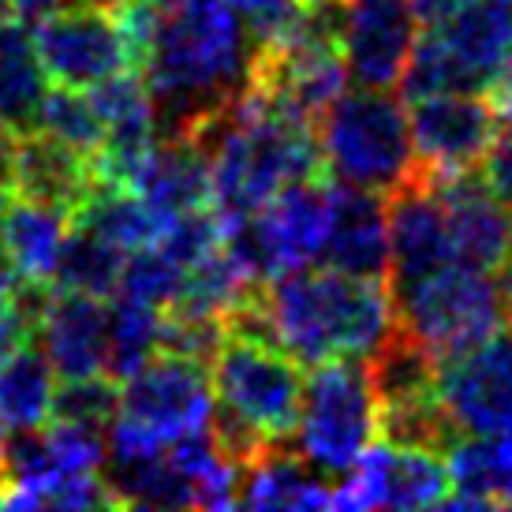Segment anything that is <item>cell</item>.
<instances>
[{
    "instance_id": "1",
    "label": "cell",
    "mask_w": 512,
    "mask_h": 512,
    "mask_svg": "<svg viewBox=\"0 0 512 512\" xmlns=\"http://www.w3.org/2000/svg\"><path fill=\"white\" fill-rule=\"evenodd\" d=\"M255 42L228 0H184L154 12L139 64L161 135H191L243 90Z\"/></svg>"
},
{
    "instance_id": "2",
    "label": "cell",
    "mask_w": 512,
    "mask_h": 512,
    "mask_svg": "<svg viewBox=\"0 0 512 512\" xmlns=\"http://www.w3.org/2000/svg\"><path fill=\"white\" fill-rule=\"evenodd\" d=\"M247 311L296 363L318 367L333 359H370L397 329V307L385 277L341 270L281 273L258 288Z\"/></svg>"
},
{
    "instance_id": "3",
    "label": "cell",
    "mask_w": 512,
    "mask_h": 512,
    "mask_svg": "<svg viewBox=\"0 0 512 512\" xmlns=\"http://www.w3.org/2000/svg\"><path fill=\"white\" fill-rule=\"evenodd\" d=\"M247 303L228 314L210 352L214 438L236 468L292 441L303 400L299 363L258 326Z\"/></svg>"
},
{
    "instance_id": "4",
    "label": "cell",
    "mask_w": 512,
    "mask_h": 512,
    "mask_svg": "<svg viewBox=\"0 0 512 512\" xmlns=\"http://www.w3.org/2000/svg\"><path fill=\"white\" fill-rule=\"evenodd\" d=\"M206 430H214L210 359L161 348L124 378L105 427V464H135Z\"/></svg>"
},
{
    "instance_id": "5",
    "label": "cell",
    "mask_w": 512,
    "mask_h": 512,
    "mask_svg": "<svg viewBox=\"0 0 512 512\" xmlns=\"http://www.w3.org/2000/svg\"><path fill=\"white\" fill-rule=\"evenodd\" d=\"M322 128L318 150L322 165L337 184L363 187L374 195H393L404 180H412L415 157L408 135V109L389 86L344 90L341 98L318 116Z\"/></svg>"
},
{
    "instance_id": "6",
    "label": "cell",
    "mask_w": 512,
    "mask_h": 512,
    "mask_svg": "<svg viewBox=\"0 0 512 512\" xmlns=\"http://www.w3.org/2000/svg\"><path fill=\"white\" fill-rule=\"evenodd\" d=\"M512 45V0H460L441 23L415 34L400 98L415 101L445 90H486Z\"/></svg>"
},
{
    "instance_id": "7",
    "label": "cell",
    "mask_w": 512,
    "mask_h": 512,
    "mask_svg": "<svg viewBox=\"0 0 512 512\" xmlns=\"http://www.w3.org/2000/svg\"><path fill=\"white\" fill-rule=\"evenodd\" d=\"M378 434L382 415L367 359L318 363L299 400V419L292 430L296 453L318 475H341Z\"/></svg>"
},
{
    "instance_id": "8",
    "label": "cell",
    "mask_w": 512,
    "mask_h": 512,
    "mask_svg": "<svg viewBox=\"0 0 512 512\" xmlns=\"http://www.w3.org/2000/svg\"><path fill=\"white\" fill-rule=\"evenodd\" d=\"M397 329L423 344L434 359H449L486 341L501 326L498 288L490 270L471 262H445L412 285L393 288Z\"/></svg>"
},
{
    "instance_id": "9",
    "label": "cell",
    "mask_w": 512,
    "mask_h": 512,
    "mask_svg": "<svg viewBox=\"0 0 512 512\" xmlns=\"http://www.w3.org/2000/svg\"><path fill=\"white\" fill-rule=\"evenodd\" d=\"M27 27L45 75L60 86L90 90L135 68V49L120 23L116 0H75Z\"/></svg>"
},
{
    "instance_id": "10",
    "label": "cell",
    "mask_w": 512,
    "mask_h": 512,
    "mask_svg": "<svg viewBox=\"0 0 512 512\" xmlns=\"http://www.w3.org/2000/svg\"><path fill=\"white\" fill-rule=\"evenodd\" d=\"M494 131H498V113L490 109L483 90H445L415 98L408 113L415 176L438 184L475 172Z\"/></svg>"
},
{
    "instance_id": "11",
    "label": "cell",
    "mask_w": 512,
    "mask_h": 512,
    "mask_svg": "<svg viewBox=\"0 0 512 512\" xmlns=\"http://www.w3.org/2000/svg\"><path fill=\"white\" fill-rule=\"evenodd\" d=\"M449 498V471L438 449L370 441L359 460L341 471L329 509H430Z\"/></svg>"
},
{
    "instance_id": "12",
    "label": "cell",
    "mask_w": 512,
    "mask_h": 512,
    "mask_svg": "<svg viewBox=\"0 0 512 512\" xmlns=\"http://www.w3.org/2000/svg\"><path fill=\"white\" fill-rule=\"evenodd\" d=\"M438 404L460 434H512V333L438 359Z\"/></svg>"
},
{
    "instance_id": "13",
    "label": "cell",
    "mask_w": 512,
    "mask_h": 512,
    "mask_svg": "<svg viewBox=\"0 0 512 512\" xmlns=\"http://www.w3.org/2000/svg\"><path fill=\"white\" fill-rule=\"evenodd\" d=\"M385 221H389V270H385L389 292L412 285L456 258L438 187L423 176L412 172V180H404L393 195H385Z\"/></svg>"
},
{
    "instance_id": "14",
    "label": "cell",
    "mask_w": 512,
    "mask_h": 512,
    "mask_svg": "<svg viewBox=\"0 0 512 512\" xmlns=\"http://www.w3.org/2000/svg\"><path fill=\"white\" fill-rule=\"evenodd\" d=\"M415 42L408 0H344L341 49L348 75L359 86H393L404 75Z\"/></svg>"
},
{
    "instance_id": "15",
    "label": "cell",
    "mask_w": 512,
    "mask_h": 512,
    "mask_svg": "<svg viewBox=\"0 0 512 512\" xmlns=\"http://www.w3.org/2000/svg\"><path fill=\"white\" fill-rule=\"evenodd\" d=\"M34 333L57 378H94L105 374V303L83 292L38 288Z\"/></svg>"
},
{
    "instance_id": "16",
    "label": "cell",
    "mask_w": 512,
    "mask_h": 512,
    "mask_svg": "<svg viewBox=\"0 0 512 512\" xmlns=\"http://www.w3.org/2000/svg\"><path fill=\"white\" fill-rule=\"evenodd\" d=\"M438 199L445 228L453 240V255L479 270H498L512 255V214L509 206L486 187L483 176L464 172L453 180H438Z\"/></svg>"
},
{
    "instance_id": "17",
    "label": "cell",
    "mask_w": 512,
    "mask_h": 512,
    "mask_svg": "<svg viewBox=\"0 0 512 512\" xmlns=\"http://www.w3.org/2000/svg\"><path fill=\"white\" fill-rule=\"evenodd\" d=\"M72 232V210L42 199H12L0 206V255L8 258L23 288H49L64 240Z\"/></svg>"
},
{
    "instance_id": "18",
    "label": "cell",
    "mask_w": 512,
    "mask_h": 512,
    "mask_svg": "<svg viewBox=\"0 0 512 512\" xmlns=\"http://www.w3.org/2000/svg\"><path fill=\"white\" fill-rule=\"evenodd\" d=\"M322 266L352 277H385L389 270V221L385 199L363 187L337 184L333 225H329Z\"/></svg>"
},
{
    "instance_id": "19",
    "label": "cell",
    "mask_w": 512,
    "mask_h": 512,
    "mask_svg": "<svg viewBox=\"0 0 512 512\" xmlns=\"http://www.w3.org/2000/svg\"><path fill=\"white\" fill-rule=\"evenodd\" d=\"M445 453L449 509H512V434H460Z\"/></svg>"
},
{
    "instance_id": "20",
    "label": "cell",
    "mask_w": 512,
    "mask_h": 512,
    "mask_svg": "<svg viewBox=\"0 0 512 512\" xmlns=\"http://www.w3.org/2000/svg\"><path fill=\"white\" fill-rule=\"evenodd\" d=\"M128 191L150 202L161 214H191L210 206V169L199 143L180 135H161L143 169L131 176Z\"/></svg>"
},
{
    "instance_id": "21",
    "label": "cell",
    "mask_w": 512,
    "mask_h": 512,
    "mask_svg": "<svg viewBox=\"0 0 512 512\" xmlns=\"http://www.w3.org/2000/svg\"><path fill=\"white\" fill-rule=\"evenodd\" d=\"M329 498H333V490L326 486V479L299 453H288L285 445L247 460L236 479V505L255 512L329 509Z\"/></svg>"
},
{
    "instance_id": "22",
    "label": "cell",
    "mask_w": 512,
    "mask_h": 512,
    "mask_svg": "<svg viewBox=\"0 0 512 512\" xmlns=\"http://www.w3.org/2000/svg\"><path fill=\"white\" fill-rule=\"evenodd\" d=\"M94 187H98L94 165L68 146H60L57 139L42 131H27L15 139V195L53 202L75 214Z\"/></svg>"
},
{
    "instance_id": "23",
    "label": "cell",
    "mask_w": 512,
    "mask_h": 512,
    "mask_svg": "<svg viewBox=\"0 0 512 512\" xmlns=\"http://www.w3.org/2000/svg\"><path fill=\"white\" fill-rule=\"evenodd\" d=\"M49 90L34 38L23 19L0 23V131L27 135L38 124V109Z\"/></svg>"
},
{
    "instance_id": "24",
    "label": "cell",
    "mask_w": 512,
    "mask_h": 512,
    "mask_svg": "<svg viewBox=\"0 0 512 512\" xmlns=\"http://www.w3.org/2000/svg\"><path fill=\"white\" fill-rule=\"evenodd\" d=\"M57 400V370L38 344L23 341L0 359V430L23 434L49 423Z\"/></svg>"
},
{
    "instance_id": "25",
    "label": "cell",
    "mask_w": 512,
    "mask_h": 512,
    "mask_svg": "<svg viewBox=\"0 0 512 512\" xmlns=\"http://www.w3.org/2000/svg\"><path fill=\"white\" fill-rule=\"evenodd\" d=\"M165 348V311L120 296L113 307H105V374L113 382H124L131 370H139L146 359Z\"/></svg>"
},
{
    "instance_id": "26",
    "label": "cell",
    "mask_w": 512,
    "mask_h": 512,
    "mask_svg": "<svg viewBox=\"0 0 512 512\" xmlns=\"http://www.w3.org/2000/svg\"><path fill=\"white\" fill-rule=\"evenodd\" d=\"M124 262H128V255L116 243H109L105 236H98V232H90V228L72 221V232L64 240V251H60L57 273H53V285L49 288L109 299L120 288Z\"/></svg>"
},
{
    "instance_id": "27",
    "label": "cell",
    "mask_w": 512,
    "mask_h": 512,
    "mask_svg": "<svg viewBox=\"0 0 512 512\" xmlns=\"http://www.w3.org/2000/svg\"><path fill=\"white\" fill-rule=\"evenodd\" d=\"M34 131L57 139L60 146H68L79 157H86L90 165H94V157H98L101 143H105V124H101L98 116V105L79 86L57 83V90H45Z\"/></svg>"
},
{
    "instance_id": "28",
    "label": "cell",
    "mask_w": 512,
    "mask_h": 512,
    "mask_svg": "<svg viewBox=\"0 0 512 512\" xmlns=\"http://www.w3.org/2000/svg\"><path fill=\"white\" fill-rule=\"evenodd\" d=\"M116 397H120V389H116L109 374L72 378V382H64V389H57L49 419H68V423H79V427L105 430L116 415Z\"/></svg>"
},
{
    "instance_id": "29",
    "label": "cell",
    "mask_w": 512,
    "mask_h": 512,
    "mask_svg": "<svg viewBox=\"0 0 512 512\" xmlns=\"http://www.w3.org/2000/svg\"><path fill=\"white\" fill-rule=\"evenodd\" d=\"M228 8L240 15V23L247 27L251 42L270 45L303 27L311 0H228Z\"/></svg>"
},
{
    "instance_id": "30",
    "label": "cell",
    "mask_w": 512,
    "mask_h": 512,
    "mask_svg": "<svg viewBox=\"0 0 512 512\" xmlns=\"http://www.w3.org/2000/svg\"><path fill=\"white\" fill-rule=\"evenodd\" d=\"M479 165H483L486 187L512 210V120L509 128L494 131V139H490Z\"/></svg>"
},
{
    "instance_id": "31",
    "label": "cell",
    "mask_w": 512,
    "mask_h": 512,
    "mask_svg": "<svg viewBox=\"0 0 512 512\" xmlns=\"http://www.w3.org/2000/svg\"><path fill=\"white\" fill-rule=\"evenodd\" d=\"M30 296H38L34 288H19V296L0 307V359L8 356L12 348L27 341L34 333V307H30Z\"/></svg>"
},
{
    "instance_id": "32",
    "label": "cell",
    "mask_w": 512,
    "mask_h": 512,
    "mask_svg": "<svg viewBox=\"0 0 512 512\" xmlns=\"http://www.w3.org/2000/svg\"><path fill=\"white\" fill-rule=\"evenodd\" d=\"M486 94H490V109L501 116V120H512V45L509 53H505V60L498 64V72H494V79L486 83Z\"/></svg>"
},
{
    "instance_id": "33",
    "label": "cell",
    "mask_w": 512,
    "mask_h": 512,
    "mask_svg": "<svg viewBox=\"0 0 512 512\" xmlns=\"http://www.w3.org/2000/svg\"><path fill=\"white\" fill-rule=\"evenodd\" d=\"M408 4H412L415 23H419V27H430V23H441L460 0H408Z\"/></svg>"
},
{
    "instance_id": "34",
    "label": "cell",
    "mask_w": 512,
    "mask_h": 512,
    "mask_svg": "<svg viewBox=\"0 0 512 512\" xmlns=\"http://www.w3.org/2000/svg\"><path fill=\"white\" fill-rule=\"evenodd\" d=\"M494 288H498L501 322H509L512 326V255L498 266V281H494Z\"/></svg>"
},
{
    "instance_id": "35",
    "label": "cell",
    "mask_w": 512,
    "mask_h": 512,
    "mask_svg": "<svg viewBox=\"0 0 512 512\" xmlns=\"http://www.w3.org/2000/svg\"><path fill=\"white\" fill-rule=\"evenodd\" d=\"M19 277L12 273V266H8V258L0 255V307H8L15 296H19Z\"/></svg>"
},
{
    "instance_id": "36",
    "label": "cell",
    "mask_w": 512,
    "mask_h": 512,
    "mask_svg": "<svg viewBox=\"0 0 512 512\" xmlns=\"http://www.w3.org/2000/svg\"><path fill=\"white\" fill-rule=\"evenodd\" d=\"M12 19V0H0V23Z\"/></svg>"
},
{
    "instance_id": "37",
    "label": "cell",
    "mask_w": 512,
    "mask_h": 512,
    "mask_svg": "<svg viewBox=\"0 0 512 512\" xmlns=\"http://www.w3.org/2000/svg\"><path fill=\"white\" fill-rule=\"evenodd\" d=\"M0 460H4V430H0Z\"/></svg>"
},
{
    "instance_id": "38",
    "label": "cell",
    "mask_w": 512,
    "mask_h": 512,
    "mask_svg": "<svg viewBox=\"0 0 512 512\" xmlns=\"http://www.w3.org/2000/svg\"><path fill=\"white\" fill-rule=\"evenodd\" d=\"M0 486H4V483H0Z\"/></svg>"
}]
</instances>
